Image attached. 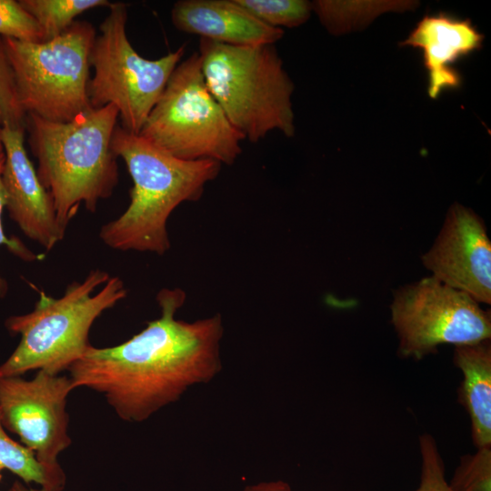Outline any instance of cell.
I'll use <instances>...</instances> for the list:
<instances>
[{
  "label": "cell",
  "instance_id": "6da1fadb",
  "mask_svg": "<svg viewBox=\"0 0 491 491\" xmlns=\"http://www.w3.org/2000/svg\"><path fill=\"white\" fill-rule=\"evenodd\" d=\"M185 298L181 288H163L159 318L120 345L91 346L68 368L75 388L103 394L121 419L142 422L191 386L210 381L221 369L222 318L176 320Z\"/></svg>",
  "mask_w": 491,
  "mask_h": 491
},
{
  "label": "cell",
  "instance_id": "7a4b0ae2",
  "mask_svg": "<svg viewBox=\"0 0 491 491\" xmlns=\"http://www.w3.org/2000/svg\"><path fill=\"white\" fill-rule=\"evenodd\" d=\"M111 147L125 163L133 186L129 205L101 227L99 237L115 250L164 255L170 248L168 217L183 202L199 200L222 165L179 159L119 125L114 130Z\"/></svg>",
  "mask_w": 491,
  "mask_h": 491
},
{
  "label": "cell",
  "instance_id": "3957f363",
  "mask_svg": "<svg viewBox=\"0 0 491 491\" xmlns=\"http://www.w3.org/2000/svg\"><path fill=\"white\" fill-rule=\"evenodd\" d=\"M117 118L113 105L91 108L66 123L26 116L37 176L50 193L57 222L65 230L82 203L95 212L118 183L117 157L111 147Z\"/></svg>",
  "mask_w": 491,
  "mask_h": 491
},
{
  "label": "cell",
  "instance_id": "277c9868",
  "mask_svg": "<svg viewBox=\"0 0 491 491\" xmlns=\"http://www.w3.org/2000/svg\"><path fill=\"white\" fill-rule=\"evenodd\" d=\"M34 310L5 320L12 334L21 336L10 356L0 366L1 376H20L30 370L59 375L79 360L91 346L93 323L103 312L125 298L127 290L118 276L93 269L83 281H74L64 296L54 298L39 292Z\"/></svg>",
  "mask_w": 491,
  "mask_h": 491
},
{
  "label": "cell",
  "instance_id": "5b68a950",
  "mask_svg": "<svg viewBox=\"0 0 491 491\" xmlns=\"http://www.w3.org/2000/svg\"><path fill=\"white\" fill-rule=\"evenodd\" d=\"M206 86L230 124L252 143L295 133L294 84L274 45H231L200 38Z\"/></svg>",
  "mask_w": 491,
  "mask_h": 491
},
{
  "label": "cell",
  "instance_id": "8992f818",
  "mask_svg": "<svg viewBox=\"0 0 491 491\" xmlns=\"http://www.w3.org/2000/svg\"><path fill=\"white\" fill-rule=\"evenodd\" d=\"M139 135L179 159L228 165L245 140L208 90L198 53L176 65Z\"/></svg>",
  "mask_w": 491,
  "mask_h": 491
},
{
  "label": "cell",
  "instance_id": "52a82bcc",
  "mask_svg": "<svg viewBox=\"0 0 491 491\" xmlns=\"http://www.w3.org/2000/svg\"><path fill=\"white\" fill-rule=\"evenodd\" d=\"M95 36L92 24L75 20L47 42L3 38L26 115L66 123L92 108L87 86Z\"/></svg>",
  "mask_w": 491,
  "mask_h": 491
},
{
  "label": "cell",
  "instance_id": "ba28073f",
  "mask_svg": "<svg viewBox=\"0 0 491 491\" xmlns=\"http://www.w3.org/2000/svg\"><path fill=\"white\" fill-rule=\"evenodd\" d=\"M109 8L89 55V64L95 74L88 82V99L94 109L115 105L121 127L139 135L180 63L185 46L158 59L144 58L126 35V5L114 3Z\"/></svg>",
  "mask_w": 491,
  "mask_h": 491
},
{
  "label": "cell",
  "instance_id": "9c48e42d",
  "mask_svg": "<svg viewBox=\"0 0 491 491\" xmlns=\"http://www.w3.org/2000/svg\"><path fill=\"white\" fill-rule=\"evenodd\" d=\"M390 312L402 357L420 360L443 344L491 339L490 310L432 276L394 290Z\"/></svg>",
  "mask_w": 491,
  "mask_h": 491
},
{
  "label": "cell",
  "instance_id": "30bf717a",
  "mask_svg": "<svg viewBox=\"0 0 491 491\" xmlns=\"http://www.w3.org/2000/svg\"><path fill=\"white\" fill-rule=\"evenodd\" d=\"M74 389L69 376L44 370L31 380L0 376L1 424L45 466H60L57 456L72 443L65 406Z\"/></svg>",
  "mask_w": 491,
  "mask_h": 491
},
{
  "label": "cell",
  "instance_id": "8fae6325",
  "mask_svg": "<svg viewBox=\"0 0 491 491\" xmlns=\"http://www.w3.org/2000/svg\"><path fill=\"white\" fill-rule=\"evenodd\" d=\"M421 262L431 276L479 304H491V242L484 220L454 203Z\"/></svg>",
  "mask_w": 491,
  "mask_h": 491
},
{
  "label": "cell",
  "instance_id": "7c38bea8",
  "mask_svg": "<svg viewBox=\"0 0 491 491\" xmlns=\"http://www.w3.org/2000/svg\"><path fill=\"white\" fill-rule=\"evenodd\" d=\"M25 131L2 127L5 162L0 178L5 208L29 239L50 251L64 238L65 230L58 224L52 196L27 155Z\"/></svg>",
  "mask_w": 491,
  "mask_h": 491
},
{
  "label": "cell",
  "instance_id": "4fadbf2b",
  "mask_svg": "<svg viewBox=\"0 0 491 491\" xmlns=\"http://www.w3.org/2000/svg\"><path fill=\"white\" fill-rule=\"evenodd\" d=\"M484 35L469 19L439 13L424 16L401 46L419 49L427 75V93L437 98L443 91L456 89L462 77L454 65L482 46Z\"/></svg>",
  "mask_w": 491,
  "mask_h": 491
},
{
  "label": "cell",
  "instance_id": "5bb4252c",
  "mask_svg": "<svg viewBox=\"0 0 491 491\" xmlns=\"http://www.w3.org/2000/svg\"><path fill=\"white\" fill-rule=\"evenodd\" d=\"M171 21L179 31L231 45H274L284 35L236 0H180L172 7Z\"/></svg>",
  "mask_w": 491,
  "mask_h": 491
},
{
  "label": "cell",
  "instance_id": "9a60e30c",
  "mask_svg": "<svg viewBox=\"0 0 491 491\" xmlns=\"http://www.w3.org/2000/svg\"><path fill=\"white\" fill-rule=\"evenodd\" d=\"M463 379L459 400L469 415L474 445L491 447V339L455 346Z\"/></svg>",
  "mask_w": 491,
  "mask_h": 491
},
{
  "label": "cell",
  "instance_id": "2e32d148",
  "mask_svg": "<svg viewBox=\"0 0 491 491\" xmlns=\"http://www.w3.org/2000/svg\"><path fill=\"white\" fill-rule=\"evenodd\" d=\"M0 463L25 483H36L47 491H62L65 476L60 466H47L22 444L13 440L0 421Z\"/></svg>",
  "mask_w": 491,
  "mask_h": 491
},
{
  "label": "cell",
  "instance_id": "e0dca14e",
  "mask_svg": "<svg viewBox=\"0 0 491 491\" xmlns=\"http://www.w3.org/2000/svg\"><path fill=\"white\" fill-rule=\"evenodd\" d=\"M20 5L38 24L43 42L65 32L75 18L94 7L110 5L107 0H19Z\"/></svg>",
  "mask_w": 491,
  "mask_h": 491
},
{
  "label": "cell",
  "instance_id": "ac0fdd59",
  "mask_svg": "<svg viewBox=\"0 0 491 491\" xmlns=\"http://www.w3.org/2000/svg\"><path fill=\"white\" fill-rule=\"evenodd\" d=\"M236 1L264 24L279 29L305 24L313 11L312 2L306 0Z\"/></svg>",
  "mask_w": 491,
  "mask_h": 491
},
{
  "label": "cell",
  "instance_id": "d6986e66",
  "mask_svg": "<svg viewBox=\"0 0 491 491\" xmlns=\"http://www.w3.org/2000/svg\"><path fill=\"white\" fill-rule=\"evenodd\" d=\"M406 5V4L377 3V2H340L319 0L312 2L313 11L320 18L335 15H346L330 31L332 34H343L352 27L361 25L365 21H370L375 15L386 10V7Z\"/></svg>",
  "mask_w": 491,
  "mask_h": 491
},
{
  "label": "cell",
  "instance_id": "ffe728a7",
  "mask_svg": "<svg viewBox=\"0 0 491 491\" xmlns=\"http://www.w3.org/2000/svg\"><path fill=\"white\" fill-rule=\"evenodd\" d=\"M26 116L4 39L0 36V126L25 130Z\"/></svg>",
  "mask_w": 491,
  "mask_h": 491
},
{
  "label": "cell",
  "instance_id": "44dd1931",
  "mask_svg": "<svg viewBox=\"0 0 491 491\" xmlns=\"http://www.w3.org/2000/svg\"><path fill=\"white\" fill-rule=\"evenodd\" d=\"M448 483L454 491H491V447L463 456Z\"/></svg>",
  "mask_w": 491,
  "mask_h": 491
},
{
  "label": "cell",
  "instance_id": "7402d4cb",
  "mask_svg": "<svg viewBox=\"0 0 491 491\" xmlns=\"http://www.w3.org/2000/svg\"><path fill=\"white\" fill-rule=\"evenodd\" d=\"M0 36L24 42H43L38 24L15 0H0Z\"/></svg>",
  "mask_w": 491,
  "mask_h": 491
},
{
  "label": "cell",
  "instance_id": "603a6c76",
  "mask_svg": "<svg viewBox=\"0 0 491 491\" xmlns=\"http://www.w3.org/2000/svg\"><path fill=\"white\" fill-rule=\"evenodd\" d=\"M419 446L420 483L415 491H454L446 479L444 461L433 436L428 434L421 436Z\"/></svg>",
  "mask_w": 491,
  "mask_h": 491
},
{
  "label": "cell",
  "instance_id": "cb8c5ba5",
  "mask_svg": "<svg viewBox=\"0 0 491 491\" xmlns=\"http://www.w3.org/2000/svg\"><path fill=\"white\" fill-rule=\"evenodd\" d=\"M5 207V195L4 187L0 178V246H6L14 254L18 256L24 260L34 261L38 258L32 251H30L24 244L18 239L8 238L3 228L2 225V213ZM8 290V286L5 278L0 276V298L5 296Z\"/></svg>",
  "mask_w": 491,
  "mask_h": 491
},
{
  "label": "cell",
  "instance_id": "d4e9b609",
  "mask_svg": "<svg viewBox=\"0 0 491 491\" xmlns=\"http://www.w3.org/2000/svg\"><path fill=\"white\" fill-rule=\"evenodd\" d=\"M244 491H291V487L286 482L276 480L246 486Z\"/></svg>",
  "mask_w": 491,
  "mask_h": 491
},
{
  "label": "cell",
  "instance_id": "484cf974",
  "mask_svg": "<svg viewBox=\"0 0 491 491\" xmlns=\"http://www.w3.org/2000/svg\"><path fill=\"white\" fill-rule=\"evenodd\" d=\"M8 491H47L45 490V488H40V489H35V488H31V487H27L25 486V485H23L21 482L19 481H15L13 483V485L10 486V488L8 489Z\"/></svg>",
  "mask_w": 491,
  "mask_h": 491
},
{
  "label": "cell",
  "instance_id": "4316f807",
  "mask_svg": "<svg viewBox=\"0 0 491 491\" xmlns=\"http://www.w3.org/2000/svg\"><path fill=\"white\" fill-rule=\"evenodd\" d=\"M5 157V150L2 143V127L0 126V158Z\"/></svg>",
  "mask_w": 491,
  "mask_h": 491
},
{
  "label": "cell",
  "instance_id": "83f0119b",
  "mask_svg": "<svg viewBox=\"0 0 491 491\" xmlns=\"http://www.w3.org/2000/svg\"><path fill=\"white\" fill-rule=\"evenodd\" d=\"M4 162H5V157L0 158V175H1V173H2V170H3Z\"/></svg>",
  "mask_w": 491,
  "mask_h": 491
},
{
  "label": "cell",
  "instance_id": "f1b7e54d",
  "mask_svg": "<svg viewBox=\"0 0 491 491\" xmlns=\"http://www.w3.org/2000/svg\"><path fill=\"white\" fill-rule=\"evenodd\" d=\"M2 469H4V467H3V466H2L1 463H0V480H1V478H2V475H1Z\"/></svg>",
  "mask_w": 491,
  "mask_h": 491
}]
</instances>
